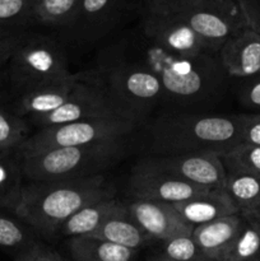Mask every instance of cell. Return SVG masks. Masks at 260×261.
Returning <instances> with one entry per match:
<instances>
[{
	"label": "cell",
	"mask_w": 260,
	"mask_h": 261,
	"mask_svg": "<svg viewBox=\"0 0 260 261\" xmlns=\"http://www.w3.org/2000/svg\"><path fill=\"white\" fill-rule=\"evenodd\" d=\"M24 28H0V71L5 70L20 31Z\"/></svg>",
	"instance_id": "34"
},
{
	"label": "cell",
	"mask_w": 260,
	"mask_h": 261,
	"mask_svg": "<svg viewBox=\"0 0 260 261\" xmlns=\"http://www.w3.org/2000/svg\"><path fill=\"white\" fill-rule=\"evenodd\" d=\"M71 261H134L138 251L94 237L66 239Z\"/></svg>",
	"instance_id": "22"
},
{
	"label": "cell",
	"mask_w": 260,
	"mask_h": 261,
	"mask_svg": "<svg viewBox=\"0 0 260 261\" xmlns=\"http://www.w3.org/2000/svg\"><path fill=\"white\" fill-rule=\"evenodd\" d=\"M244 216V214H242ZM245 218L250 222V223L254 224L257 228V231L260 232V216H252V214H245Z\"/></svg>",
	"instance_id": "39"
},
{
	"label": "cell",
	"mask_w": 260,
	"mask_h": 261,
	"mask_svg": "<svg viewBox=\"0 0 260 261\" xmlns=\"http://www.w3.org/2000/svg\"><path fill=\"white\" fill-rule=\"evenodd\" d=\"M177 15L218 54L229 38L249 27L236 0H204Z\"/></svg>",
	"instance_id": "11"
},
{
	"label": "cell",
	"mask_w": 260,
	"mask_h": 261,
	"mask_svg": "<svg viewBox=\"0 0 260 261\" xmlns=\"http://www.w3.org/2000/svg\"><path fill=\"white\" fill-rule=\"evenodd\" d=\"M245 222L242 214H232L195 227L193 237L208 259L219 261L239 236Z\"/></svg>",
	"instance_id": "18"
},
{
	"label": "cell",
	"mask_w": 260,
	"mask_h": 261,
	"mask_svg": "<svg viewBox=\"0 0 260 261\" xmlns=\"http://www.w3.org/2000/svg\"><path fill=\"white\" fill-rule=\"evenodd\" d=\"M125 201L114 198L97 200L76 212L61 226L58 236L66 237H91L105 221L112 214L122 211Z\"/></svg>",
	"instance_id": "19"
},
{
	"label": "cell",
	"mask_w": 260,
	"mask_h": 261,
	"mask_svg": "<svg viewBox=\"0 0 260 261\" xmlns=\"http://www.w3.org/2000/svg\"><path fill=\"white\" fill-rule=\"evenodd\" d=\"M42 250H43V244L37 242V244L32 245V246L28 247V249L18 252L13 261H41Z\"/></svg>",
	"instance_id": "36"
},
{
	"label": "cell",
	"mask_w": 260,
	"mask_h": 261,
	"mask_svg": "<svg viewBox=\"0 0 260 261\" xmlns=\"http://www.w3.org/2000/svg\"><path fill=\"white\" fill-rule=\"evenodd\" d=\"M241 144L260 147V114H239Z\"/></svg>",
	"instance_id": "32"
},
{
	"label": "cell",
	"mask_w": 260,
	"mask_h": 261,
	"mask_svg": "<svg viewBox=\"0 0 260 261\" xmlns=\"http://www.w3.org/2000/svg\"><path fill=\"white\" fill-rule=\"evenodd\" d=\"M24 185L19 148L0 149V208L3 211L14 213Z\"/></svg>",
	"instance_id": "21"
},
{
	"label": "cell",
	"mask_w": 260,
	"mask_h": 261,
	"mask_svg": "<svg viewBox=\"0 0 260 261\" xmlns=\"http://www.w3.org/2000/svg\"><path fill=\"white\" fill-rule=\"evenodd\" d=\"M240 103L254 114H260V73L250 78L240 79Z\"/></svg>",
	"instance_id": "31"
},
{
	"label": "cell",
	"mask_w": 260,
	"mask_h": 261,
	"mask_svg": "<svg viewBox=\"0 0 260 261\" xmlns=\"http://www.w3.org/2000/svg\"><path fill=\"white\" fill-rule=\"evenodd\" d=\"M143 155L217 153L241 144L239 115L165 110L143 125Z\"/></svg>",
	"instance_id": "2"
},
{
	"label": "cell",
	"mask_w": 260,
	"mask_h": 261,
	"mask_svg": "<svg viewBox=\"0 0 260 261\" xmlns=\"http://www.w3.org/2000/svg\"><path fill=\"white\" fill-rule=\"evenodd\" d=\"M148 8L149 0H82L75 20L64 33L76 42H94L140 19Z\"/></svg>",
	"instance_id": "9"
},
{
	"label": "cell",
	"mask_w": 260,
	"mask_h": 261,
	"mask_svg": "<svg viewBox=\"0 0 260 261\" xmlns=\"http://www.w3.org/2000/svg\"><path fill=\"white\" fill-rule=\"evenodd\" d=\"M173 206L193 229L201 224L239 213L223 188L211 189L183 203L173 204Z\"/></svg>",
	"instance_id": "17"
},
{
	"label": "cell",
	"mask_w": 260,
	"mask_h": 261,
	"mask_svg": "<svg viewBox=\"0 0 260 261\" xmlns=\"http://www.w3.org/2000/svg\"><path fill=\"white\" fill-rule=\"evenodd\" d=\"M31 135V125L8 103H0V149L19 148Z\"/></svg>",
	"instance_id": "26"
},
{
	"label": "cell",
	"mask_w": 260,
	"mask_h": 261,
	"mask_svg": "<svg viewBox=\"0 0 260 261\" xmlns=\"http://www.w3.org/2000/svg\"><path fill=\"white\" fill-rule=\"evenodd\" d=\"M10 102V94L7 86V76L5 70L0 71V103H8Z\"/></svg>",
	"instance_id": "37"
},
{
	"label": "cell",
	"mask_w": 260,
	"mask_h": 261,
	"mask_svg": "<svg viewBox=\"0 0 260 261\" xmlns=\"http://www.w3.org/2000/svg\"><path fill=\"white\" fill-rule=\"evenodd\" d=\"M139 126L126 119H92L36 129L23 142V153L53 148L84 147L114 140L130 139Z\"/></svg>",
	"instance_id": "7"
},
{
	"label": "cell",
	"mask_w": 260,
	"mask_h": 261,
	"mask_svg": "<svg viewBox=\"0 0 260 261\" xmlns=\"http://www.w3.org/2000/svg\"><path fill=\"white\" fill-rule=\"evenodd\" d=\"M38 234L14 213L0 211V249L18 252L37 244Z\"/></svg>",
	"instance_id": "25"
},
{
	"label": "cell",
	"mask_w": 260,
	"mask_h": 261,
	"mask_svg": "<svg viewBox=\"0 0 260 261\" xmlns=\"http://www.w3.org/2000/svg\"><path fill=\"white\" fill-rule=\"evenodd\" d=\"M82 0H33L35 27H46L65 32L78 15Z\"/></svg>",
	"instance_id": "23"
},
{
	"label": "cell",
	"mask_w": 260,
	"mask_h": 261,
	"mask_svg": "<svg viewBox=\"0 0 260 261\" xmlns=\"http://www.w3.org/2000/svg\"><path fill=\"white\" fill-rule=\"evenodd\" d=\"M219 261H260V232L256 227L246 219L239 236Z\"/></svg>",
	"instance_id": "27"
},
{
	"label": "cell",
	"mask_w": 260,
	"mask_h": 261,
	"mask_svg": "<svg viewBox=\"0 0 260 261\" xmlns=\"http://www.w3.org/2000/svg\"><path fill=\"white\" fill-rule=\"evenodd\" d=\"M129 216L153 240L162 242L172 237L193 233V228L181 218L172 204L129 199L125 201Z\"/></svg>",
	"instance_id": "14"
},
{
	"label": "cell",
	"mask_w": 260,
	"mask_h": 261,
	"mask_svg": "<svg viewBox=\"0 0 260 261\" xmlns=\"http://www.w3.org/2000/svg\"><path fill=\"white\" fill-rule=\"evenodd\" d=\"M79 84V73L73 74L70 79L63 83L54 84L45 88L28 92L9 103L12 111L28 122L38 116L55 111L73 96Z\"/></svg>",
	"instance_id": "16"
},
{
	"label": "cell",
	"mask_w": 260,
	"mask_h": 261,
	"mask_svg": "<svg viewBox=\"0 0 260 261\" xmlns=\"http://www.w3.org/2000/svg\"><path fill=\"white\" fill-rule=\"evenodd\" d=\"M102 53L150 71L162 86L168 110L191 111L206 106L223 91L227 74L219 54L176 55L144 35L138 24L122 33Z\"/></svg>",
	"instance_id": "1"
},
{
	"label": "cell",
	"mask_w": 260,
	"mask_h": 261,
	"mask_svg": "<svg viewBox=\"0 0 260 261\" xmlns=\"http://www.w3.org/2000/svg\"><path fill=\"white\" fill-rule=\"evenodd\" d=\"M33 27V0H0V28Z\"/></svg>",
	"instance_id": "29"
},
{
	"label": "cell",
	"mask_w": 260,
	"mask_h": 261,
	"mask_svg": "<svg viewBox=\"0 0 260 261\" xmlns=\"http://www.w3.org/2000/svg\"><path fill=\"white\" fill-rule=\"evenodd\" d=\"M115 117L130 120L137 124L107 93L103 86L94 78L92 71L87 70L79 73L78 88L68 99V102L50 114L35 117L31 120L30 125H35L37 129H40V127L68 124V122L82 121V120L115 119Z\"/></svg>",
	"instance_id": "8"
},
{
	"label": "cell",
	"mask_w": 260,
	"mask_h": 261,
	"mask_svg": "<svg viewBox=\"0 0 260 261\" xmlns=\"http://www.w3.org/2000/svg\"><path fill=\"white\" fill-rule=\"evenodd\" d=\"M144 35L176 55L201 56L218 54L178 15L145 13L138 22Z\"/></svg>",
	"instance_id": "12"
},
{
	"label": "cell",
	"mask_w": 260,
	"mask_h": 261,
	"mask_svg": "<svg viewBox=\"0 0 260 261\" xmlns=\"http://www.w3.org/2000/svg\"><path fill=\"white\" fill-rule=\"evenodd\" d=\"M219 60L227 76L245 79L260 73V33L244 28L219 50Z\"/></svg>",
	"instance_id": "15"
},
{
	"label": "cell",
	"mask_w": 260,
	"mask_h": 261,
	"mask_svg": "<svg viewBox=\"0 0 260 261\" xmlns=\"http://www.w3.org/2000/svg\"><path fill=\"white\" fill-rule=\"evenodd\" d=\"M148 261H172V260L165 259V257H162V256H160V255H157V256L152 257V259H150V260H148Z\"/></svg>",
	"instance_id": "41"
},
{
	"label": "cell",
	"mask_w": 260,
	"mask_h": 261,
	"mask_svg": "<svg viewBox=\"0 0 260 261\" xmlns=\"http://www.w3.org/2000/svg\"><path fill=\"white\" fill-rule=\"evenodd\" d=\"M224 191L240 214L251 212L260 200V175L244 170H226Z\"/></svg>",
	"instance_id": "24"
},
{
	"label": "cell",
	"mask_w": 260,
	"mask_h": 261,
	"mask_svg": "<svg viewBox=\"0 0 260 261\" xmlns=\"http://www.w3.org/2000/svg\"><path fill=\"white\" fill-rule=\"evenodd\" d=\"M208 190L211 189L199 188L161 170L144 155L133 166L127 181L129 199L161 201L172 205L189 200Z\"/></svg>",
	"instance_id": "10"
},
{
	"label": "cell",
	"mask_w": 260,
	"mask_h": 261,
	"mask_svg": "<svg viewBox=\"0 0 260 261\" xmlns=\"http://www.w3.org/2000/svg\"><path fill=\"white\" fill-rule=\"evenodd\" d=\"M130 139L98 143L84 147L53 148L38 152H20L25 181L51 182L105 176L129 152Z\"/></svg>",
	"instance_id": "4"
},
{
	"label": "cell",
	"mask_w": 260,
	"mask_h": 261,
	"mask_svg": "<svg viewBox=\"0 0 260 261\" xmlns=\"http://www.w3.org/2000/svg\"><path fill=\"white\" fill-rule=\"evenodd\" d=\"M259 33H260V32H259Z\"/></svg>",
	"instance_id": "42"
},
{
	"label": "cell",
	"mask_w": 260,
	"mask_h": 261,
	"mask_svg": "<svg viewBox=\"0 0 260 261\" xmlns=\"http://www.w3.org/2000/svg\"><path fill=\"white\" fill-rule=\"evenodd\" d=\"M226 170H244L260 175V147L240 144L222 155Z\"/></svg>",
	"instance_id": "30"
},
{
	"label": "cell",
	"mask_w": 260,
	"mask_h": 261,
	"mask_svg": "<svg viewBox=\"0 0 260 261\" xmlns=\"http://www.w3.org/2000/svg\"><path fill=\"white\" fill-rule=\"evenodd\" d=\"M251 30L260 32V0H236Z\"/></svg>",
	"instance_id": "35"
},
{
	"label": "cell",
	"mask_w": 260,
	"mask_h": 261,
	"mask_svg": "<svg viewBox=\"0 0 260 261\" xmlns=\"http://www.w3.org/2000/svg\"><path fill=\"white\" fill-rule=\"evenodd\" d=\"M114 196L115 188L106 176L51 182L25 181L14 214L38 236L53 239L82 208Z\"/></svg>",
	"instance_id": "3"
},
{
	"label": "cell",
	"mask_w": 260,
	"mask_h": 261,
	"mask_svg": "<svg viewBox=\"0 0 260 261\" xmlns=\"http://www.w3.org/2000/svg\"><path fill=\"white\" fill-rule=\"evenodd\" d=\"M91 71L139 129L152 119L155 110L166 106L160 81L137 64L101 53Z\"/></svg>",
	"instance_id": "6"
},
{
	"label": "cell",
	"mask_w": 260,
	"mask_h": 261,
	"mask_svg": "<svg viewBox=\"0 0 260 261\" xmlns=\"http://www.w3.org/2000/svg\"><path fill=\"white\" fill-rule=\"evenodd\" d=\"M160 244V256L172 261H212L204 255L193 233L172 237Z\"/></svg>",
	"instance_id": "28"
},
{
	"label": "cell",
	"mask_w": 260,
	"mask_h": 261,
	"mask_svg": "<svg viewBox=\"0 0 260 261\" xmlns=\"http://www.w3.org/2000/svg\"><path fill=\"white\" fill-rule=\"evenodd\" d=\"M204 0H149L148 13L158 15H177L196 7Z\"/></svg>",
	"instance_id": "33"
},
{
	"label": "cell",
	"mask_w": 260,
	"mask_h": 261,
	"mask_svg": "<svg viewBox=\"0 0 260 261\" xmlns=\"http://www.w3.org/2000/svg\"><path fill=\"white\" fill-rule=\"evenodd\" d=\"M154 166L178 178L204 189L224 186L227 171L217 153H186L175 155H144Z\"/></svg>",
	"instance_id": "13"
},
{
	"label": "cell",
	"mask_w": 260,
	"mask_h": 261,
	"mask_svg": "<svg viewBox=\"0 0 260 261\" xmlns=\"http://www.w3.org/2000/svg\"><path fill=\"white\" fill-rule=\"evenodd\" d=\"M35 28L20 31L5 68L10 102L28 92L63 83L73 76L60 41Z\"/></svg>",
	"instance_id": "5"
},
{
	"label": "cell",
	"mask_w": 260,
	"mask_h": 261,
	"mask_svg": "<svg viewBox=\"0 0 260 261\" xmlns=\"http://www.w3.org/2000/svg\"><path fill=\"white\" fill-rule=\"evenodd\" d=\"M41 261H66V260L64 259L63 256H60L58 252L54 251L53 249H50V247H47L46 245H43Z\"/></svg>",
	"instance_id": "38"
},
{
	"label": "cell",
	"mask_w": 260,
	"mask_h": 261,
	"mask_svg": "<svg viewBox=\"0 0 260 261\" xmlns=\"http://www.w3.org/2000/svg\"><path fill=\"white\" fill-rule=\"evenodd\" d=\"M246 214H252V216H260V200L257 201V204L255 205V208L252 209L251 212H249V213H246ZM244 216H245V214H244Z\"/></svg>",
	"instance_id": "40"
},
{
	"label": "cell",
	"mask_w": 260,
	"mask_h": 261,
	"mask_svg": "<svg viewBox=\"0 0 260 261\" xmlns=\"http://www.w3.org/2000/svg\"><path fill=\"white\" fill-rule=\"evenodd\" d=\"M91 237L103 240L135 251H139L140 249L153 242V240L129 216L126 206L122 211L109 217Z\"/></svg>",
	"instance_id": "20"
}]
</instances>
